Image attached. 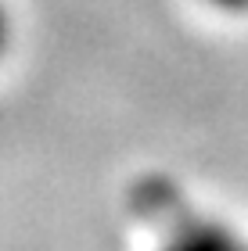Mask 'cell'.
Listing matches in <instances>:
<instances>
[{
	"mask_svg": "<svg viewBox=\"0 0 248 251\" xmlns=\"http://www.w3.org/2000/svg\"><path fill=\"white\" fill-rule=\"evenodd\" d=\"M205 4L223 15H248V0H205Z\"/></svg>",
	"mask_w": 248,
	"mask_h": 251,
	"instance_id": "cell-1",
	"label": "cell"
},
{
	"mask_svg": "<svg viewBox=\"0 0 248 251\" xmlns=\"http://www.w3.org/2000/svg\"><path fill=\"white\" fill-rule=\"evenodd\" d=\"M7 32H11V25H7V11H4V4H0V47H4Z\"/></svg>",
	"mask_w": 248,
	"mask_h": 251,
	"instance_id": "cell-2",
	"label": "cell"
}]
</instances>
